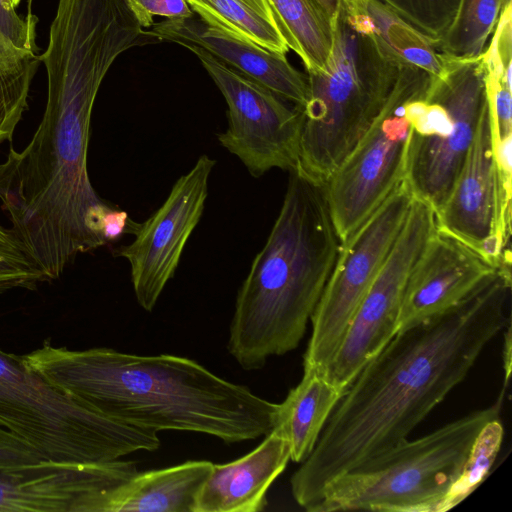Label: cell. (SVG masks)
I'll return each instance as SVG.
<instances>
[{
  "mask_svg": "<svg viewBox=\"0 0 512 512\" xmlns=\"http://www.w3.org/2000/svg\"><path fill=\"white\" fill-rule=\"evenodd\" d=\"M127 17L104 5L69 0L57 6L47 49L38 57L48 80L42 120L29 144L0 164V200L12 232L46 281L80 253L107 244L112 208L95 192L87 156L93 105L116 58L139 45Z\"/></svg>",
  "mask_w": 512,
  "mask_h": 512,
  "instance_id": "1",
  "label": "cell"
},
{
  "mask_svg": "<svg viewBox=\"0 0 512 512\" xmlns=\"http://www.w3.org/2000/svg\"><path fill=\"white\" fill-rule=\"evenodd\" d=\"M511 268L498 267L462 301L397 332L359 372L291 477L309 511L334 480L404 440L464 380L510 321Z\"/></svg>",
  "mask_w": 512,
  "mask_h": 512,
  "instance_id": "2",
  "label": "cell"
},
{
  "mask_svg": "<svg viewBox=\"0 0 512 512\" xmlns=\"http://www.w3.org/2000/svg\"><path fill=\"white\" fill-rule=\"evenodd\" d=\"M23 357L58 389L111 418L157 433L197 432L230 444L265 436L275 426L276 403L185 357L49 343Z\"/></svg>",
  "mask_w": 512,
  "mask_h": 512,
  "instance_id": "3",
  "label": "cell"
},
{
  "mask_svg": "<svg viewBox=\"0 0 512 512\" xmlns=\"http://www.w3.org/2000/svg\"><path fill=\"white\" fill-rule=\"evenodd\" d=\"M340 248L324 185L290 171L279 214L235 302L227 349L244 370L298 347Z\"/></svg>",
  "mask_w": 512,
  "mask_h": 512,
  "instance_id": "4",
  "label": "cell"
},
{
  "mask_svg": "<svg viewBox=\"0 0 512 512\" xmlns=\"http://www.w3.org/2000/svg\"><path fill=\"white\" fill-rule=\"evenodd\" d=\"M406 67L378 42L354 3L345 0L327 67L306 75L296 170L325 185L380 114Z\"/></svg>",
  "mask_w": 512,
  "mask_h": 512,
  "instance_id": "5",
  "label": "cell"
},
{
  "mask_svg": "<svg viewBox=\"0 0 512 512\" xmlns=\"http://www.w3.org/2000/svg\"><path fill=\"white\" fill-rule=\"evenodd\" d=\"M504 393L489 407L365 460L331 482L310 512H437L477 435L500 416Z\"/></svg>",
  "mask_w": 512,
  "mask_h": 512,
  "instance_id": "6",
  "label": "cell"
},
{
  "mask_svg": "<svg viewBox=\"0 0 512 512\" xmlns=\"http://www.w3.org/2000/svg\"><path fill=\"white\" fill-rule=\"evenodd\" d=\"M0 426L54 462L105 463L160 446L157 432L97 411L1 348Z\"/></svg>",
  "mask_w": 512,
  "mask_h": 512,
  "instance_id": "7",
  "label": "cell"
},
{
  "mask_svg": "<svg viewBox=\"0 0 512 512\" xmlns=\"http://www.w3.org/2000/svg\"><path fill=\"white\" fill-rule=\"evenodd\" d=\"M487 103L483 54L447 55L424 96L410 104L412 132L405 180L415 198L437 212L447 198L474 139Z\"/></svg>",
  "mask_w": 512,
  "mask_h": 512,
  "instance_id": "8",
  "label": "cell"
},
{
  "mask_svg": "<svg viewBox=\"0 0 512 512\" xmlns=\"http://www.w3.org/2000/svg\"><path fill=\"white\" fill-rule=\"evenodd\" d=\"M430 80L425 71L406 67L380 114L325 183L341 244L405 180L410 104L426 94Z\"/></svg>",
  "mask_w": 512,
  "mask_h": 512,
  "instance_id": "9",
  "label": "cell"
},
{
  "mask_svg": "<svg viewBox=\"0 0 512 512\" xmlns=\"http://www.w3.org/2000/svg\"><path fill=\"white\" fill-rule=\"evenodd\" d=\"M414 196L402 181L341 244L311 316L304 371L324 376L362 299L379 273L406 221Z\"/></svg>",
  "mask_w": 512,
  "mask_h": 512,
  "instance_id": "10",
  "label": "cell"
},
{
  "mask_svg": "<svg viewBox=\"0 0 512 512\" xmlns=\"http://www.w3.org/2000/svg\"><path fill=\"white\" fill-rule=\"evenodd\" d=\"M201 61L227 104L228 125L219 143L239 158L250 175L273 168L296 170L302 112L258 82L217 60L204 49L184 44Z\"/></svg>",
  "mask_w": 512,
  "mask_h": 512,
  "instance_id": "11",
  "label": "cell"
},
{
  "mask_svg": "<svg viewBox=\"0 0 512 512\" xmlns=\"http://www.w3.org/2000/svg\"><path fill=\"white\" fill-rule=\"evenodd\" d=\"M436 230L435 212L413 198L403 228L358 306L324 377L346 391L364 366L397 334L408 277Z\"/></svg>",
  "mask_w": 512,
  "mask_h": 512,
  "instance_id": "12",
  "label": "cell"
},
{
  "mask_svg": "<svg viewBox=\"0 0 512 512\" xmlns=\"http://www.w3.org/2000/svg\"><path fill=\"white\" fill-rule=\"evenodd\" d=\"M495 163L488 99L436 228L475 250L495 267L511 266V191Z\"/></svg>",
  "mask_w": 512,
  "mask_h": 512,
  "instance_id": "13",
  "label": "cell"
},
{
  "mask_svg": "<svg viewBox=\"0 0 512 512\" xmlns=\"http://www.w3.org/2000/svg\"><path fill=\"white\" fill-rule=\"evenodd\" d=\"M216 161L201 155L172 186L164 203L144 223L135 239L115 252L130 265L138 304L150 312L174 276L184 247L203 214L208 184Z\"/></svg>",
  "mask_w": 512,
  "mask_h": 512,
  "instance_id": "14",
  "label": "cell"
},
{
  "mask_svg": "<svg viewBox=\"0 0 512 512\" xmlns=\"http://www.w3.org/2000/svg\"><path fill=\"white\" fill-rule=\"evenodd\" d=\"M136 463L41 460L0 469V512H89L93 497L136 474Z\"/></svg>",
  "mask_w": 512,
  "mask_h": 512,
  "instance_id": "15",
  "label": "cell"
},
{
  "mask_svg": "<svg viewBox=\"0 0 512 512\" xmlns=\"http://www.w3.org/2000/svg\"><path fill=\"white\" fill-rule=\"evenodd\" d=\"M496 268L475 250L436 228L408 277L398 332L455 306Z\"/></svg>",
  "mask_w": 512,
  "mask_h": 512,
  "instance_id": "16",
  "label": "cell"
},
{
  "mask_svg": "<svg viewBox=\"0 0 512 512\" xmlns=\"http://www.w3.org/2000/svg\"><path fill=\"white\" fill-rule=\"evenodd\" d=\"M145 35L181 46L200 47L295 106L301 108L307 101V76L295 69L286 55L272 52L199 17L166 19L145 30Z\"/></svg>",
  "mask_w": 512,
  "mask_h": 512,
  "instance_id": "17",
  "label": "cell"
},
{
  "mask_svg": "<svg viewBox=\"0 0 512 512\" xmlns=\"http://www.w3.org/2000/svg\"><path fill=\"white\" fill-rule=\"evenodd\" d=\"M290 447L276 429L248 454L214 464L200 488L193 512H258L267 506L271 484L285 470Z\"/></svg>",
  "mask_w": 512,
  "mask_h": 512,
  "instance_id": "18",
  "label": "cell"
},
{
  "mask_svg": "<svg viewBox=\"0 0 512 512\" xmlns=\"http://www.w3.org/2000/svg\"><path fill=\"white\" fill-rule=\"evenodd\" d=\"M206 460L137 472L125 482L97 493L89 512H193L196 497L212 470Z\"/></svg>",
  "mask_w": 512,
  "mask_h": 512,
  "instance_id": "19",
  "label": "cell"
},
{
  "mask_svg": "<svg viewBox=\"0 0 512 512\" xmlns=\"http://www.w3.org/2000/svg\"><path fill=\"white\" fill-rule=\"evenodd\" d=\"M343 394L324 376L304 371L297 386L277 404L273 429L287 440L292 461L301 463L310 455Z\"/></svg>",
  "mask_w": 512,
  "mask_h": 512,
  "instance_id": "20",
  "label": "cell"
},
{
  "mask_svg": "<svg viewBox=\"0 0 512 512\" xmlns=\"http://www.w3.org/2000/svg\"><path fill=\"white\" fill-rule=\"evenodd\" d=\"M351 1L367 19L378 42L397 61L419 68L431 77L443 73L447 55L439 49L438 39L420 32L377 0Z\"/></svg>",
  "mask_w": 512,
  "mask_h": 512,
  "instance_id": "21",
  "label": "cell"
},
{
  "mask_svg": "<svg viewBox=\"0 0 512 512\" xmlns=\"http://www.w3.org/2000/svg\"><path fill=\"white\" fill-rule=\"evenodd\" d=\"M281 33L307 72H321L331 56L334 31L312 0H268Z\"/></svg>",
  "mask_w": 512,
  "mask_h": 512,
  "instance_id": "22",
  "label": "cell"
},
{
  "mask_svg": "<svg viewBox=\"0 0 512 512\" xmlns=\"http://www.w3.org/2000/svg\"><path fill=\"white\" fill-rule=\"evenodd\" d=\"M203 21L232 31L272 52L289 48L268 0H187Z\"/></svg>",
  "mask_w": 512,
  "mask_h": 512,
  "instance_id": "23",
  "label": "cell"
},
{
  "mask_svg": "<svg viewBox=\"0 0 512 512\" xmlns=\"http://www.w3.org/2000/svg\"><path fill=\"white\" fill-rule=\"evenodd\" d=\"M507 0H460L455 17L438 39L442 53L454 58H478L486 50Z\"/></svg>",
  "mask_w": 512,
  "mask_h": 512,
  "instance_id": "24",
  "label": "cell"
},
{
  "mask_svg": "<svg viewBox=\"0 0 512 512\" xmlns=\"http://www.w3.org/2000/svg\"><path fill=\"white\" fill-rule=\"evenodd\" d=\"M504 427L500 416L488 421L477 435L462 470L437 512H445L460 504L487 478L501 449Z\"/></svg>",
  "mask_w": 512,
  "mask_h": 512,
  "instance_id": "25",
  "label": "cell"
},
{
  "mask_svg": "<svg viewBox=\"0 0 512 512\" xmlns=\"http://www.w3.org/2000/svg\"><path fill=\"white\" fill-rule=\"evenodd\" d=\"M37 22L31 13L18 15L10 0H0V75L15 73L37 57Z\"/></svg>",
  "mask_w": 512,
  "mask_h": 512,
  "instance_id": "26",
  "label": "cell"
},
{
  "mask_svg": "<svg viewBox=\"0 0 512 512\" xmlns=\"http://www.w3.org/2000/svg\"><path fill=\"white\" fill-rule=\"evenodd\" d=\"M39 62L36 57L15 73L0 75V143L11 141L28 108L29 91Z\"/></svg>",
  "mask_w": 512,
  "mask_h": 512,
  "instance_id": "27",
  "label": "cell"
},
{
  "mask_svg": "<svg viewBox=\"0 0 512 512\" xmlns=\"http://www.w3.org/2000/svg\"><path fill=\"white\" fill-rule=\"evenodd\" d=\"M420 32L439 39L453 21L460 0H377Z\"/></svg>",
  "mask_w": 512,
  "mask_h": 512,
  "instance_id": "28",
  "label": "cell"
},
{
  "mask_svg": "<svg viewBox=\"0 0 512 512\" xmlns=\"http://www.w3.org/2000/svg\"><path fill=\"white\" fill-rule=\"evenodd\" d=\"M47 282L29 259L11 229L0 225V294L14 289H35Z\"/></svg>",
  "mask_w": 512,
  "mask_h": 512,
  "instance_id": "29",
  "label": "cell"
},
{
  "mask_svg": "<svg viewBox=\"0 0 512 512\" xmlns=\"http://www.w3.org/2000/svg\"><path fill=\"white\" fill-rule=\"evenodd\" d=\"M127 2L145 30L154 25V16L186 19L195 15L187 0H127Z\"/></svg>",
  "mask_w": 512,
  "mask_h": 512,
  "instance_id": "30",
  "label": "cell"
},
{
  "mask_svg": "<svg viewBox=\"0 0 512 512\" xmlns=\"http://www.w3.org/2000/svg\"><path fill=\"white\" fill-rule=\"evenodd\" d=\"M44 460L17 436L0 426V469Z\"/></svg>",
  "mask_w": 512,
  "mask_h": 512,
  "instance_id": "31",
  "label": "cell"
},
{
  "mask_svg": "<svg viewBox=\"0 0 512 512\" xmlns=\"http://www.w3.org/2000/svg\"><path fill=\"white\" fill-rule=\"evenodd\" d=\"M133 222L128 218L125 211L111 209L105 215L103 221V237L106 243L118 239L127 228L132 227ZM136 225V224H135Z\"/></svg>",
  "mask_w": 512,
  "mask_h": 512,
  "instance_id": "32",
  "label": "cell"
},
{
  "mask_svg": "<svg viewBox=\"0 0 512 512\" xmlns=\"http://www.w3.org/2000/svg\"><path fill=\"white\" fill-rule=\"evenodd\" d=\"M329 21L333 31L345 0H312Z\"/></svg>",
  "mask_w": 512,
  "mask_h": 512,
  "instance_id": "33",
  "label": "cell"
},
{
  "mask_svg": "<svg viewBox=\"0 0 512 512\" xmlns=\"http://www.w3.org/2000/svg\"><path fill=\"white\" fill-rule=\"evenodd\" d=\"M505 332V340H504V350H503V363H504V372H505V380H504V389L508 385L510 374H511V321H509L506 325Z\"/></svg>",
  "mask_w": 512,
  "mask_h": 512,
  "instance_id": "34",
  "label": "cell"
},
{
  "mask_svg": "<svg viewBox=\"0 0 512 512\" xmlns=\"http://www.w3.org/2000/svg\"><path fill=\"white\" fill-rule=\"evenodd\" d=\"M13 7L16 8L22 0H10Z\"/></svg>",
  "mask_w": 512,
  "mask_h": 512,
  "instance_id": "35",
  "label": "cell"
}]
</instances>
